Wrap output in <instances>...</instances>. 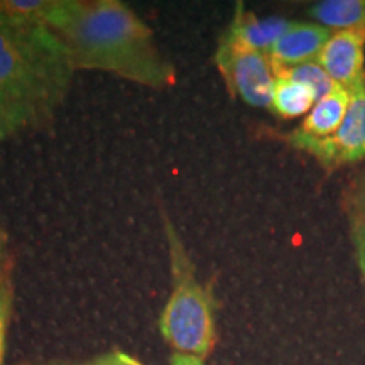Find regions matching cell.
I'll list each match as a JSON object with an SVG mask.
<instances>
[{
    "instance_id": "6da1fadb",
    "label": "cell",
    "mask_w": 365,
    "mask_h": 365,
    "mask_svg": "<svg viewBox=\"0 0 365 365\" xmlns=\"http://www.w3.org/2000/svg\"><path fill=\"white\" fill-rule=\"evenodd\" d=\"M48 27L63 41L76 71H103L153 90L171 88L176 70L153 29L120 0H56Z\"/></svg>"
},
{
    "instance_id": "7a4b0ae2",
    "label": "cell",
    "mask_w": 365,
    "mask_h": 365,
    "mask_svg": "<svg viewBox=\"0 0 365 365\" xmlns=\"http://www.w3.org/2000/svg\"><path fill=\"white\" fill-rule=\"evenodd\" d=\"M75 73L66 46L48 26L0 24V105L19 132L53 120Z\"/></svg>"
},
{
    "instance_id": "3957f363",
    "label": "cell",
    "mask_w": 365,
    "mask_h": 365,
    "mask_svg": "<svg viewBox=\"0 0 365 365\" xmlns=\"http://www.w3.org/2000/svg\"><path fill=\"white\" fill-rule=\"evenodd\" d=\"M171 267V294L159 318V331L178 354L207 359L217 344L215 298L196 279L195 264L175 225L164 217Z\"/></svg>"
},
{
    "instance_id": "277c9868",
    "label": "cell",
    "mask_w": 365,
    "mask_h": 365,
    "mask_svg": "<svg viewBox=\"0 0 365 365\" xmlns=\"http://www.w3.org/2000/svg\"><path fill=\"white\" fill-rule=\"evenodd\" d=\"M287 144L312 156L328 171L365 159V75L350 88V107L344 124L328 137H312L298 129L286 135Z\"/></svg>"
},
{
    "instance_id": "5b68a950",
    "label": "cell",
    "mask_w": 365,
    "mask_h": 365,
    "mask_svg": "<svg viewBox=\"0 0 365 365\" xmlns=\"http://www.w3.org/2000/svg\"><path fill=\"white\" fill-rule=\"evenodd\" d=\"M213 61L234 97L250 107L269 108L276 75L267 54L247 48L225 31Z\"/></svg>"
},
{
    "instance_id": "8992f818",
    "label": "cell",
    "mask_w": 365,
    "mask_h": 365,
    "mask_svg": "<svg viewBox=\"0 0 365 365\" xmlns=\"http://www.w3.org/2000/svg\"><path fill=\"white\" fill-rule=\"evenodd\" d=\"M318 63L333 83L352 88L365 75V29L331 33Z\"/></svg>"
},
{
    "instance_id": "52a82bcc",
    "label": "cell",
    "mask_w": 365,
    "mask_h": 365,
    "mask_svg": "<svg viewBox=\"0 0 365 365\" xmlns=\"http://www.w3.org/2000/svg\"><path fill=\"white\" fill-rule=\"evenodd\" d=\"M331 31L317 22H291L286 33L274 44L271 54L274 70L293 68L309 61H318L323 46L330 39Z\"/></svg>"
},
{
    "instance_id": "ba28073f",
    "label": "cell",
    "mask_w": 365,
    "mask_h": 365,
    "mask_svg": "<svg viewBox=\"0 0 365 365\" xmlns=\"http://www.w3.org/2000/svg\"><path fill=\"white\" fill-rule=\"evenodd\" d=\"M291 21L284 17H259L254 12L245 11L244 4L239 2L235 7L234 19L227 27L237 41L245 44L254 51L271 54L274 44L286 33Z\"/></svg>"
},
{
    "instance_id": "9c48e42d",
    "label": "cell",
    "mask_w": 365,
    "mask_h": 365,
    "mask_svg": "<svg viewBox=\"0 0 365 365\" xmlns=\"http://www.w3.org/2000/svg\"><path fill=\"white\" fill-rule=\"evenodd\" d=\"M350 107V90L341 85H333L325 97L314 103L312 112L303 118L299 132L312 137H328L335 134L344 124Z\"/></svg>"
},
{
    "instance_id": "30bf717a",
    "label": "cell",
    "mask_w": 365,
    "mask_h": 365,
    "mask_svg": "<svg viewBox=\"0 0 365 365\" xmlns=\"http://www.w3.org/2000/svg\"><path fill=\"white\" fill-rule=\"evenodd\" d=\"M309 16L331 33L365 29V0H322L312 6Z\"/></svg>"
},
{
    "instance_id": "8fae6325",
    "label": "cell",
    "mask_w": 365,
    "mask_h": 365,
    "mask_svg": "<svg viewBox=\"0 0 365 365\" xmlns=\"http://www.w3.org/2000/svg\"><path fill=\"white\" fill-rule=\"evenodd\" d=\"M317 102L318 95L308 85L276 76L269 108L281 118H299L307 117Z\"/></svg>"
},
{
    "instance_id": "7c38bea8",
    "label": "cell",
    "mask_w": 365,
    "mask_h": 365,
    "mask_svg": "<svg viewBox=\"0 0 365 365\" xmlns=\"http://www.w3.org/2000/svg\"><path fill=\"white\" fill-rule=\"evenodd\" d=\"M56 0H0V24L48 26Z\"/></svg>"
},
{
    "instance_id": "4fadbf2b",
    "label": "cell",
    "mask_w": 365,
    "mask_h": 365,
    "mask_svg": "<svg viewBox=\"0 0 365 365\" xmlns=\"http://www.w3.org/2000/svg\"><path fill=\"white\" fill-rule=\"evenodd\" d=\"M274 75L284 76V78H291L294 81H299V83L308 85L309 88L318 95V100L325 97L328 91L333 88V85H335L318 61H309L304 63V65H298L293 68L274 70Z\"/></svg>"
},
{
    "instance_id": "5bb4252c",
    "label": "cell",
    "mask_w": 365,
    "mask_h": 365,
    "mask_svg": "<svg viewBox=\"0 0 365 365\" xmlns=\"http://www.w3.org/2000/svg\"><path fill=\"white\" fill-rule=\"evenodd\" d=\"M14 308V284L11 274L0 276V365H4L7 349V333Z\"/></svg>"
},
{
    "instance_id": "9a60e30c",
    "label": "cell",
    "mask_w": 365,
    "mask_h": 365,
    "mask_svg": "<svg viewBox=\"0 0 365 365\" xmlns=\"http://www.w3.org/2000/svg\"><path fill=\"white\" fill-rule=\"evenodd\" d=\"M350 223V242L354 247V257L362 277V284L365 291V217L349 215Z\"/></svg>"
},
{
    "instance_id": "2e32d148",
    "label": "cell",
    "mask_w": 365,
    "mask_h": 365,
    "mask_svg": "<svg viewBox=\"0 0 365 365\" xmlns=\"http://www.w3.org/2000/svg\"><path fill=\"white\" fill-rule=\"evenodd\" d=\"M346 215L365 217V168L350 181L344 195Z\"/></svg>"
},
{
    "instance_id": "e0dca14e",
    "label": "cell",
    "mask_w": 365,
    "mask_h": 365,
    "mask_svg": "<svg viewBox=\"0 0 365 365\" xmlns=\"http://www.w3.org/2000/svg\"><path fill=\"white\" fill-rule=\"evenodd\" d=\"M88 365H144L139 359L134 355L122 352V350H110V352L100 355V357L93 359Z\"/></svg>"
},
{
    "instance_id": "ac0fdd59",
    "label": "cell",
    "mask_w": 365,
    "mask_h": 365,
    "mask_svg": "<svg viewBox=\"0 0 365 365\" xmlns=\"http://www.w3.org/2000/svg\"><path fill=\"white\" fill-rule=\"evenodd\" d=\"M19 129H17L16 124L12 122V118L7 115V112L4 110V107L0 105V144L6 143L9 137L17 134Z\"/></svg>"
},
{
    "instance_id": "d6986e66",
    "label": "cell",
    "mask_w": 365,
    "mask_h": 365,
    "mask_svg": "<svg viewBox=\"0 0 365 365\" xmlns=\"http://www.w3.org/2000/svg\"><path fill=\"white\" fill-rule=\"evenodd\" d=\"M9 250H7V235L0 223V276L9 272Z\"/></svg>"
},
{
    "instance_id": "ffe728a7",
    "label": "cell",
    "mask_w": 365,
    "mask_h": 365,
    "mask_svg": "<svg viewBox=\"0 0 365 365\" xmlns=\"http://www.w3.org/2000/svg\"><path fill=\"white\" fill-rule=\"evenodd\" d=\"M170 365H205V360L200 357H195V355L173 352L170 359Z\"/></svg>"
},
{
    "instance_id": "44dd1931",
    "label": "cell",
    "mask_w": 365,
    "mask_h": 365,
    "mask_svg": "<svg viewBox=\"0 0 365 365\" xmlns=\"http://www.w3.org/2000/svg\"><path fill=\"white\" fill-rule=\"evenodd\" d=\"M24 365H70V364H24ZM88 365V364H83Z\"/></svg>"
}]
</instances>
